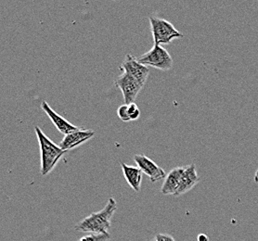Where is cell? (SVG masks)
I'll use <instances>...</instances> for the list:
<instances>
[{"label":"cell","instance_id":"5b68a950","mask_svg":"<svg viewBox=\"0 0 258 241\" xmlns=\"http://www.w3.org/2000/svg\"><path fill=\"white\" fill-rule=\"evenodd\" d=\"M115 86L122 91L124 104L126 105L135 103L138 95L143 88L141 83L138 82L135 78L126 72H123L122 75L118 77L115 81Z\"/></svg>","mask_w":258,"mask_h":241},{"label":"cell","instance_id":"277c9868","mask_svg":"<svg viewBox=\"0 0 258 241\" xmlns=\"http://www.w3.org/2000/svg\"><path fill=\"white\" fill-rule=\"evenodd\" d=\"M139 61L145 66H151L161 71H168L173 67V59L169 52L154 44L153 48L139 58Z\"/></svg>","mask_w":258,"mask_h":241},{"label":"cell","instance_id":"5bb4252c","mask_svg":"<svg viewBox=\"0 0 258 241\" xmlns=\"http://www.w3.org/2000/svg\"><path fill=\"white\" fill-rule=\"evenodd\" d=\"M127 106H128V115L130 121L138 120L141 116V111H140L139 107L137 106L135 103L129 104Z\"/></svg>","mask_w":258,"mask_h":241},{"label":"cell","instance_id":"3957f363","mask_svg":"<svg viewBox=\"0 0 258 241\" xmlns=\"http://www.w3.org/2000/svg\"><path fill=\"white\" fill-rule=\"evenodd\" d=\"M153 40L156 45H167L174 39L182 38L183 34L175 28L173 24L164 19L150 17Z\"/></svg>","mask_w":258,"mask_h":241},{"label":"cell","instance_id":"d6986e66","mask_svg":"<svg viewBox=\"0 0 258 241\" xmlns=\"http://www.w3.org/2000/svg\"><path fill=\"white\" fill-rule=\"evenodd\" d=\"M151 241H157V239H156V237H155V238H153V240Z\"/></svg>","mask_w":258,"mask_h":241},{"label":"cell","instance_id":"ac0fdd59","mask_svg":"<svg viewBox=\"0 0 258 241\" xmlns=\"http://www.w3.org/2000/svg\"><path fill=\"white\" fill-rule=\"evenodd\" d=\"M253 181L255 183H258V170L256 171V173H255V175H254V177H253Z\"/></svg>","mask_w":258,"mask_h":241},{"label":"cell","instance_id":"9c48e42d","mask_svg":"<svg viewBox=\"0 0 258 241\" xmlns=\"http://www.w3.org/2000/svg\"><path fill=\"white\" fill-rule=\"evenodd\" d=\"M199 182L200 177L196 171V166L194 164L188 165L187 167H185V170L183 172L179 186L175 196L178 197V196L186 194Z\"/></svg>","mask_w":258,"mask_h":241},{"label":"cell","instance_id":"4fadbf2b","mask_svg":"<svg viewBox=\"0 0 258 241\" xmlns=\"http://www.w3.org/2000/svg\"><path fill=\"white\" fill-rule=\"evenodd\" d=\"M111 238V235L105 234H89L81 237L78 241H107Z\"/></svg>","mask_w":258,"mask_h":241},{"label":"cell","instance_id":"7a4b0ae2","mask_svg":"<svg viewBox=\"0 0 258 241\" xmlns=\"http://www.w3.org/2000/svg\"><path fill=\"white\" fill-rule=\"evenodd\" d=\"M35 131L41 152V174L45 177L55 168L58 162L66 153V150L49 139L38 126H35Z\"/></svg>","mask_w":258,"mask_h":241},{"label":"cell","instance_id":"2e32d148","mask_svg":"<svg viewBox=\"0 0 258 241\" xmlns=\"http://www.w3.org/2000/svg\"><path fill=\"white\" fill-rule=\"evenodd\" d=\"M156 239L157 241H176V239L168 234H158L156 235Z\"/></svg>","mask_w":258,"mask_h":241},{"label":"cell","instance_id":"52a82bcc","mask_svg":"<svg viewBox=\"0 0 258 241\" xmlns=\"http://www.w3.org/2000/svg\"><path fill=\"white\" fill-rule=\"evenodd\" d=\"M134 160L138 167L148 177H150L152 182H156L163 178H165V172L162 167H160L153 159L148 158L144 154L135 155Z\"/></svg>","mask_w":258,"mask_h":241},{"label":"cell","instance_id":"ba28073f","mask_svg":"<svg viewBox=\"0 0 258 241\" xmlns=\"http://www.w3.org/2000/svg\"><path fill=\"white\" fill-rule=\"evenodd\" d=\"M95 135L92 130L79 129L64 135L63 139L59 143V147L64 150H71L81 146L84 143L90 140Z\"/></svg>","mask_w":258,"mask_h":241},{"label":"cell","instance_id":"9a60e30c","mask_svg":"<svg viewBox=\"0 0 258 241\" xmlns=\"http://www.w3.org/2000/svg\"><path fill=\"white\" fill-rule=\"evenodd\" d=\"M118 117L120 118L123 122H130V118L128 115V106L126 104H123L119 107L117 110Z\"/></svg>","mask_w":258,"mask_h":241},{"label":"cell","instance_id":"e0dca14e","mask_svg":"<svg viewBox=\"0 0 258 241\" xmlns=\"http://www.w3.org/2000/svg\"><path fill=\"white\" fill-rule=\"evenodd\" d=\"M198 241H209V237L205 234H200L197 237Z\"/></svg>","mask_w":258,"mask_h":241},{"label":"cell","instance_id":"6da1fadb","mask_svg":"<svg viewBox=\"0 0 258 241\" xmlns=\"http://www.w3.org/2000/svg\"><path fill=\"white\" fill-rule=\"evenodd\" d=\"M117 210V203L113 198H110L105 207L98 212H93L76 225V230L90 234L110 235L112 218Z\"/></svg>","mask_w":258,"mask_h":241},{"label":"cell","instance_id":"7c38bea8","mask_svg":"<svg viewBox=\"0 0 258 241\" xmlns=\"http://www.w3.org/2000/svg\"><path fill=\"white\" fill-rule=\"evenodd\" d=\"M123 170V177L130 188L136 192H140L141 182H142V171L136 166H130L125 164H121Z\"/></svg>","mask_w":258,"mask_h":241},{"label":"cell","instance_id":"8fae6325","mask_svg":"<svg viewBox=\"0 0 258 241\" xmlns=\"http://www.w3.org/2000/svg\"><path fill=\"white\" fill-rule=\"evenodd\" d=\"M184 170L185 167H176L169 172V174L164 178V184L161 188V192L163 194L175 196Z\"/></svg>","mask_w":258,"mask_h":241},{"label":"cell","instance_id":"8992f818","mask_svg":"<svg viewBox=\"0 0 258 241\" xmlns=\"http://www.w3.org/2000/svg\"><path fill=\"white\" fill-rule=\"evenodd\" d=\"M121 69L123 72H126L129 75L135 78L138 82L141 83L142 86L145 85L147 78L149 76V68L145 65L141 64L139 59L134 58L132 55L127 54L123 60Z\"/></svg>","mask_w":258,"mask_h":241},{"label":"cell","instance_id":"30bf717a","mask_svg":"<svg viewBox=\"0 0 258 241\" xmlns=\"http://www.w3.org/2000/svg\"><path fill=\"white\" fill-rule=\"evenodd\" d=\"M41 108L42 110L47 113V116L51 120V122L55 125V127L61 134H63L64 135H68L72 132H75V131L79 129L77 126L71 124L69 121H67L64 118L61 117L59 114L52 110L46 101L42 102Z\"/></svg>","mask_w":258,"mask_h":241}]
</instances>
